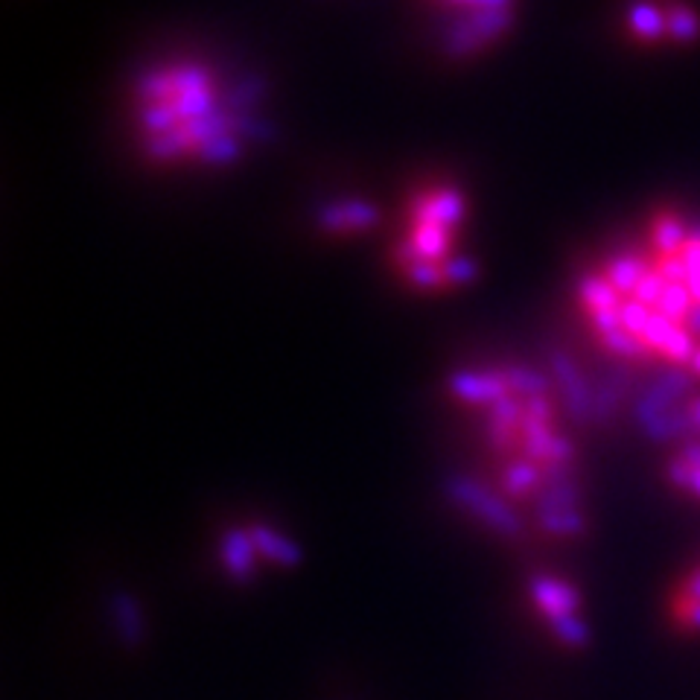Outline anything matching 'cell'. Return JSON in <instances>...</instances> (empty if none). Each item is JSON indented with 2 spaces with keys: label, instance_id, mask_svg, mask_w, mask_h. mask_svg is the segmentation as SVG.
<instances>
[{
  "label": "cell",
  "instance_id": "cell-1",
  "mask_svg": "<svg viewBox=\"0 0 700 700\" xmlns=\"http://www.w3.org/2000/svg\"><path fill=\"white\" fill-rule=\"evenodd\" d=\"M586 342L648 385L700 389V213L662 208L572 286Z\"/></svg>",
  "mask_w": 700,
  "mask_h": 700
},
{
  "label": "cell",
  "instance_id": "cell-9",
  "mask_svg": "<svg viewBox=\"0 0 700 700\" xmlns=\"http://www.w3.org/2000/svg\"><path fill=\"white\" fill-rule=\"evenodd\" d=\"M668 613H671V622L680 630L700 634V561L675 586V595L668 602Z\"/></svg>",
  "mask_w": 700,
  "mask_h": 700
},
{
  "label": "cell",
  "instance_id": "cell-4",
  "mask_svg": "<svg viewBox=\"0 0 700 700\" xmlns=\"http://www.w3.org/2000/svg\"><path fill=\"white\" fill-rule=\"evenodd\" d=\"M470 199L449 179L424 181L403 204L400 234L391 245V266L409 289L449 295L479 277V263L467 248Z\"/></svg>",
  "mask_w": 700,
  "mask_h": 700
},
{
  "label": "cell",
  "instance_id": "cell-3",
  "mask_svg": "<svg viewBox=\"0 0 700 700\" xmlns=\"http://www.w3.org/2000/svg\"><path fill=\"white\" fill-rule=\"evenodd\" d=\"M126 115L138 156L161 170H231L269 138L257 79H236L202 56L144 67L129 85Z\"/></svg>",
  "mask_w": 700,
  "mask_h": 700
},
{
  "label": "cell",
  "instance_id": "cell-5",
  "mask_svg": "<svg viewBox=\"0 0 700 700\" xmlns=\"http://www.w3.org/2000/svg\"><path fill=\"white\" fill-rule=\"evenodd\" d=\"M639 421L657 444H666V479L700 506V389L648 385Z\"/></svg>",
  "mask_w": 700,
  "mask_h": 700
},
{
  "label": "cell",
  "instance_id": "cell-6",
  "mask_svg": "<svg viewBox=\"0 0 700 700\" xmlns=\"http://www.w3.org/2000/svg\"><path fill=\"white\" fill-rule=\"evenodd\" d=\"M435 47L449 62H476L499 47L517 26L520 0H421Z\"/></svg>",
  "mask_w": 700,
  "mask_h": 700
},
{
  "label": "cell",
  "instance_id": "cell-7",
  "mask_svg": "<svg viewBox=\"0 0 700 700\" xmlns=\"http://www.w3.org/2000/svg\"><path fill=\"white\" fill-rule=\"evenodd\" d=\"M625 30L636 44L689 47L700 41V12L686 0H630Z\"/></svg>",
  "mask_w": 700,
  "mask_h": 700
},
{
  "label": "cell",
  "instance_id": "cell-8",
  "mask_svg": "<svg viewBox=\"0 0 700 700\" xmlns=\"http://www.w3.org/2000/svg\"><path fill=\"white\" fill-rule=\"evenodd\" d=\"M380 211L376 204L357 199V195H344L333 202L321 204L316 211V229L330 236H357L365 231L376 229Z\"/></svg>",
  "mask_w": 700,
  "mask_h": 700
},
{
  "label": "cell",
  "instance_id": "cell-2",
  "mask_svg": "<svg viewBox=\"0 0 700 700\" xmlns=\"http://www.w3.org/2000/svg\"><path fill=\"white\" fill-rule=\"evenodd\" d=\"M449 403L470 417L481 444L497 458L499 481L513 497H538L558 529L579 522V447L572 406L561 376L520 359L456 368L447 376Z\"/></svg>",
  "mask_w": 700,
  "mask_h": 700
}]
</instances>
